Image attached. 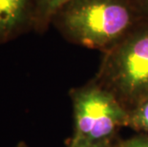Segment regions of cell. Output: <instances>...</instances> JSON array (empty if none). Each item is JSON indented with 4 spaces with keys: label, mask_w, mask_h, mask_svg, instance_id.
<instances>
[{
    "label": "cell",
    "mask_w": 148,
    "mask_h": 147,
    "mask_svg": "<svg viewBox=\"0 0 148 147\" xmlns=\"http://www.w3.org/2000/svg\"><path fill=\"white\" fill-rule=\"evenodd\" d=\"M143 22L131 0H71L52 25L70 43L104 53Z\"/></svg>",
    "instance_id": "cell-1"
},
{
    "label": "cell",
    "mask_w": 148,
    "mask_h": 147,
    "mask_svg": "<svg viewBox=\"0 0 148 147\" xmlns=\"http://www.w3.org/2000/svg\"><path fill=\"white\" fill-rule=\"evenodd\" d=\"M132 108L148 98V21L104 52L94 80Z\"/></svg>",
    "instance_id": "cell-2"
},
{
    "label": "cell",
    "mask_w": 148,
    "mask_h": 147,
    "mask_svg": "<svg viewBox=\"0 0 148 147\" xmlns=\"http://www.w3.org/2000/svg\"><path fill=\"white\" fill-rule=\"evenodd\" d=\"M75 118L72 140H109L127 124L128 111L118 98L95 81L70 91Z\"/></svg>",
    "instance_id": "cell-3"
},
{
    "label": "cell",
    "mask_w": 148,
    "mask_h": 147,
    "mask_svg": "<svg viewBox=\"0 0 148 147\" xmlns=\"http://www.w3.org/2000/svg\"><path fill=\"white\" fill-rule=\"evenodd\" d=\"M33 0H0V45L34 32Z\"/></svg>",
    "instance_id": "cell-4"
},
{
    "label": "cell",
    "mask_w": 148,
    "mask_h": 147,
    "mask_svg": "<svg viewBox=\"0 0 148 147\" xmlns=\"http://www.w3.org/2000/svg\"><path fill=\"white\" fill-rule=\"evenodd\" d=\"M71 0H33L34 4V32L42 34L52 25L56 12Z\"/></svg>",
    "instance_id": "cell-5"
},
{
    "label": "cell",
    "mask_w": 148,
    "mask_h": 147,
    "mask_svg": "<svg viewBox=\"0 0 148 147\" xmlns=\"http://www.w3.org/2000/svg\"><path fill=\"white\" fill-rule=\"evenodd\" d=\"M127 125L148 135V98L128 111Z\"/></svg>",
    "instance_id": "cell-6"
},
{
    "label": "cell",
    "mask_w": 148,
    "mask_h": 147,
    "mask_svg": "<svg viewBox=\"0 0 148 147\" xmlns=\"http://www.w3.org/2000/svg\"><path fill=\"white\" fill-rule=\"evenodd\" d=\"M121 147H148V135L132 137L124 142Z\"/></svg>",
    "instance_id": "cell-7"
},
{
    "label": "cell",
    "mask_w": 148,
    "mask_h": 147,
    "mask_svg": "<svg viewBox=\"0 0 148 147\" xmlns=\"http://www.w3.org/2000/svg\"><path fill=\"white\" fill-rule=\"evenodd\" d=\"M69 147H111L109 140L102 142H84V140H72Z\"/></svg>",
    "instance_id": "cell-8"
},
{
    "label": "cell",
    "mask_w": 148,
    "mask_h": 147,
    "mask_svg": "<svg viewBox=\"0 0 148 147\" xmlns=\"http://www.w3.org/2000/svg\"><path fill=\"white\" fill-rule=\"evenodd\" d=\"M144 21H148V0H131Z\"/></svg>",
    "instance_id": "cell-9"
},
{
    "label": "cell",
    "mask_w": 148,
    "mask_h": 147,
    "mask_svg": "<svg viewBox=\"0 0 148 147\" xmlns=\"http://www.w3.org/2000/svg\"><path fill=\"white\" fill-rule=\"evenodd\" d=\"M15 147H29V146H28L25 142H19V143H17L16 146H15Z\"/></svg>",
    "instance_id": "cell-10"
}]
</instances>
